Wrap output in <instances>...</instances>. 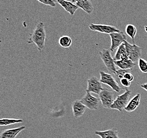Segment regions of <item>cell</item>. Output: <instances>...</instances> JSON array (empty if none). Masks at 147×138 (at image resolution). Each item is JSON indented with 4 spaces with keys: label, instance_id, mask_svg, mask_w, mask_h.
<instances>
[{
    "label": "cell",
    "instance_id": "cell-11",
    "mask_svg": "<svg viewBox=\"0 0 147 138\" xmlns=\"http://www.w3.org/2000/svg\"><path fill=\"white\" fill-rule=\"evenodd\" d=\"M86 107L80 101L76 100L74 101L72 104V109L74 116L76 118H80L83 115L86 111Z\"/></svg>",
    "mask_w": 147,
    "mask_h": 138
},
{
    "label": "cell",
    "instance_id": "cell-19",
    "mask_svg": "<svg viewBox=\"0 0 147 138\" xmlns=\"http://www.w3.org/2000/svg\"><path fill=\"white\" fill-rule=\"evenodd\" d=\"M24 121L21 119H15V118H1L0 120V125L7 126L10 125L22 123Z\"/></svg>",
    "mask_w": 147,
    "mask_h": 138
},
{
    "label": "cell",
    "instance_id": "cell-7",
    "mask_svg": "<svg viewBox=\"0 0 147 138\" xmlns=\"http://www.w3.org/2000/svg\"><path fill=\"white\" fill-rule=\"evenodd\" d=\"M88 27L90 31L109 35L114 33H119L121 31L119 29L114 26L107 24H90Z\"/></svg>",
    "mask_w": 147,
    "mask_h": 138
},
{
    "label": "cell",
    "instance_id": "cell-8",
    "mask_svg": "<svg viewBox=\"0 0 147 138\" xmlns=\"http://www.w3.org/2000/svg\"><path fill=\"white\" fill-rule=\"evenodd\" d=\"M87 89L86 92H93L95 94H99L101 91L103 90L100 80L94 76H92L87 80Z\"/></svg>",
    "mask_w": 147,
    "mask_h": 138
},
{
    "label": "cell",
    "instance_id": "cell-13",
    "mask_svg": "<svg viewBox=\"0 0 147 138\" xmlns=\"http://www.w3.org/2000/svg\"><path fill=\"white\" fill-rule=\"evenodd\" d=\"M94 134L99 136L100 138H120L117 129L112 128L105 131H96Z\"/></svg>",
    "mask_w": 147,
    "mask_h": 138
},
{
    "label": "cell",
    "instance_id": "cell-10",
    "mask_svg": "<svg viewBox=\"0 0 147 138\" xmlns=\"http://www.w3.org/2000/svg\"><path fill=\"white\" fill-rule=\"evenodd\" d=\"M111 39V52H113L117 48H118L124 42L127 40V36L123 32L120 31L119 33H114L109 35Z\"/></svg>",
    "mask_w": 147,
    "mask_h": 138
},
{
    "label": "cell",
    "instance_id": "cell-2",
    "mask_svg": "<svg viewBox=\"0 0 147 138\" xmlns=\"http://www.w3.org/2000/svg\"><path fill=\"white\" fill-rule=\"evenodd\" d=\"M131 94V91L126 89L123 94L117 96L111 106V109H117L120 112L122 111L130 101Z\"/></svg>",
    "mask_w": 147,
    "mask_h": 138
},
{
    "label": "cell",
    "instance_id": "cell-9",
    "mask_svg": "<svg viewBox=\"0 0 147 138\" xmlns=\"http://www.w3.org/2000/svg\"><path fill=\"white\" fill-rule=\"evenodd\" d=\"M98 96L102 106L105 108H111L114 101L113 92L107 89L104 88L103 90L98 94Z\"/></svg>",
    "mask_w": 147,
    "mask_h": 138
},
{
    "label": "cell",
    "instance_id": "cell-25",
    "mask_svg": "<svg viewBox=\"0 0 147 138\" xmlns=\"http://www.w3.org/2000/svg\"><path fill=\"white\" fill-rule=\"evenodd\" d=\"M120 82L121 84L124 87L128 88L130 87L131 82L127 79L122 78L120 80Z\"/></svg>",
    "mask_w": 147,
    "mask_h": 138
},
{
    "label": "cell",
    "instance_id": "cell-15",
    "mask_svg": "<svg viewBox=\"0 0 147 138\" xmlns=\"http://www.w3.org/2000/svg\"><path fill=\"white\" fill-rule=\"evenodd\" d=\"M141 94L138 93L134 96L129 102L124 110L127 112L134 111L137 108L140 104Z\"/></svg>",
    "mask_w": 147,
    "mask_h": 138
},
{
    "label": "cell",
    "instance_id": "cell-1",
    "mask_svg": "<svg viewBox=\"0 0 147 138\" xmlns=\"http://www.w3.org/2000/svg\"><path fill=\"white\" fill-rule=\"evenodd\" d=\"M28 43H34L37 46L38 51L41 52L44 50L46 39V32L44 22L42 21L37 24L33 32L30 35Z\"/></svg>",
    "mask_w": 147,
    "mask_h": 138
},
{
    "label": "cell",
    "instance_id": "cell-24",
    "mask_svg": "<svg viewBox=\"0 0 147 138\" xmlns=\"http://www.w3.org/2000/svg\"><path fill=\"white\" fill-rule=\"evenodd\" d=\"M131 70H122L119 69V70H117L115 75H117V77H119L120 79H122L123 78L124 75L127 73L128 72H130Z\"/></svg>",
    "mask_w": 147,
    "mask_h": 138
},
{
    "label": "cell",
    "instance_id": "cell-4",
    "mask_svg": "<svg viewBox=\"0 0 147 138\" xmlns=\"http://www.w3.org/2000/svg\"><path fill=\"white\" fill-rule=\"evenodd\" d=\"M124 44L127 49L129 59L134 63L138 62L139 60L141 58L142 48L136 44H130L127 41L124 42Z\"/></svg>",
    "mask_w": 147,
    "mask_h": 138
},
{
    "label": "cell",
    "instance_id": "cell-14",
    "mask_svg": "<svg viewBox=\"0 0 147 138\" xmlns=\"http://www.w3.org/2000/svg\"><path fill=\"white\" fill-rule=\"evenodd\" d=\"M58 3L65 10L70 14L71 16H74L76 11L78 9V7L76 5L73 3L71 1H66L64 0L57 1Z\"/></svg>",
    "mask_w": 147,
    "mask_h": 138
},
{
    "label": "cell",
    "instance_id": "cell-5",
    "mask_svg": "<svg viewBox=\"0 0 147 138\" xmlns=\"http://www.w3.org/2000/svg\"><path fill=\"white\" fill-rule=\"evenodd\" d=\"M100 80L102 84L109 86L112 89L117 92H120L122 89L112 74L107 73L103 71H100Z\"/></svg>",
    "mask_w": 147,
    "mask_h": 138
},
{
    "label": "cell",
    "instance_id": "cell-16",
    "mask_svg": "<svg viewBox=\"0 0 147 138\" xmlns=\"http://www.w3.org/2000/svg\"><path fill=\"white\" fill-rule=\"evenodd\" d=\"M75 5L89 14H92L94 10L93 5L90 1L78 0L76 1Z\"/></svg>",
    "mask_w": 147,
    "mask_h": 138
},
{
    "label": "cell",
    "instance_id": "cell-20",
    "mask_svg": "<svg viewBox=\"0 0 147 138\" xmlns=\"http://www.w3.org/2000/svg\"><path fill=\"white\" fill-rule=\"evenodd\" d=\"M137 32V28L133 24H129L127 25V26L125 27V33L127 36L130 37L134 42V39L136 36Z\"/></svg>",
    "mask_w": 147,
    "mask_h": 138
},
{
    "label": "cell",
    "instance_id": "cell-3",
    "mask_svg": "<svg viewBox=\"0 0 147 138\" xmlns=\"http://www.w3.org/2000/svg\"><path fill=\"white\" fill-rule=\"evenodd\" d=\"M101 60L103 61L105 66L107 68L108 71L111 73L115 74L116 73L117 69L114 62V58L112 57L110 50L103 49L98 52Z\"/></svg>",
    "mask_w": 147,
    "mask_h": 138
},
{
    "label": "cell",
    "instance_id": "cell-12",
    "mask_svg": "<svg viewBox=\"0 0 147 138\" xmlns=\"http://www.w3.org/2000/svg\"><path fill=\"white\" fill-rule=\"evenodd\" d=\"M25 128V126H22L19 128H10L4 130L1 133L0 138H16L17 135Z\"/></svg>",
    "mask_w": 147,
    "mask_h": 138
},
{
    "label": "cell",
    "instance_id": "cell-18",
    "mask_svg": "<svg viewBox=\"0 0 147 138\" xmlns=\"http://www.w3.org/2000/svg\"><path fill=\"white\" fill-rule=\"evenodd\" d=\"M115 64L117 67L122 70H131L133 69L136 64L130 60H122L120 61H114Z\"/></svg>",
    "mask_w": 147,
    "mask_h": 138
},
{
    "label": "cell",
    "instance_id": "cell-21",
    "mask_svg": "<svg viewBox=\"0 0 147 138\" xmlns=\"http://www.w3.org/2000/svg\"><path fill=\"white\" fill-rule=\"evenodd\" d=\"M58 42L61 47L68 48L72 44V39L69 36L65 35L60 37Z\"/></svg>",
    "mask_w": 147,
    "mask_h": 138
},
{
    "label": "cell",
    "instance_id": "cell-26",
    "mask_svg": "<svg viewBox=\"0 0 147 138\" xmlns=\"http://www.w3.org/2000/svg\"><path fill=\"white\" fill-rule=\"evenodd\" d=\"M123 78L127 79V80H129L130 82L133 81L134 80V75L131 74L130 72H128L127 73L125 74Z\"/></svg>",
    "mask_w": 147,
    "mask_h": 138
},
{
    "label": "cell",
    "instance_id": "cell-23",
    "mask_svg": "<svg viewBox=\"0 0 147 138\" xmlns=\"http://www.w3.org/2000/svg\"><path fill=\"white\" fill-rule=\"evenodd\" d=\"M38 2H40V3L46 5H49L51 7H55L56 6L57 1L54 0H38Z\"/></svg>",
    "mask_w": 147,
    "mask_h": 138
},
{
    "label": "cell",
    "instance_id": "cell-6",
    "mask_svg": "<svg viewBox=\"0 0 147 138\" xmlns=\"http://www.w3.org/2000/svg\"><path fill=\"white\" fill-rule=\"evenodd\" d=\"M86 108L90 110H97L100 104V98L93 96L90 92H86L80 100Z\"/></svg>",
    "mask_w": 147,
    "mask_h": 138
},
{
    "label": "cell",
    "instance_id": "cell-22",
    "mask_svg": "<svg viewBox=\"0 0 147 138\" xmlns=\"http://www.w3.org/2000/svg\"><path fill=\"white\" fill-rule=\"evenodd\" d=\"M138 67L142 73H147V61L142 58H140L138 61Z\"/></svg>",
    "mask_w": 147,
    "mask_h": 138
},
{
    "label": "cell",
    "instance_id": "cell-17",
    "mask_svg": "<svg viewBox=\"0 0 147 138\" xmlns=\"http://www.w3.org/2000/svg\"><path fill=\"white\" fill-rule=\"evenodd\" d=\"M114 60L115 61H120L122 60H129L127 49L124 43L118 47L117 51L114 57Z\"/></svg>",
    "mask_w": 147,
    "mask_h": 138
},
{
    "label": "cell",
    "instance_id": "cell-27",
    "mask_svg": "<svg viewBox=\"0 0 147 138\" xmlns=\"http://www.w3.org/2000/svg\"><path fill=\"white\" fill-rule=\"evenodd\" d=\"M140 87L142 88V89H144L146 91H147V83L144 84H141Z\"/></svg>",
    "mask_w": 147,
    "mask_h": 138
},
{
    "label": "cell",
    "instance_id": "cell-28",
    "mask_svg": "<svg viewBox=\"0 0 147 138\" xmlns=\"http://www.w3.org/2000/svg\"></svg>",
    "mask_w": 147,
    "mask_h": 138
}]
</instances>
